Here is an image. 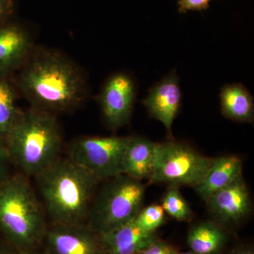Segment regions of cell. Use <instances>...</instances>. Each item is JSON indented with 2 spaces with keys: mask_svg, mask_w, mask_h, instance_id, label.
I'll list each match as a JSON object with an SVG mask.
<instances>
[{
  "mask_svg": "<svg viewBox=\"0 0 254 254\" xmlns=\"http://www.w3.org/2000/svg\"><path fill=\"white\" fill-rule=\"evenodd\" d=\"M136 98V85L126 73H115L100 92L99 101L103 118L108 126L117 129L128 123Z\"/></svg>",
  "mask_w": 254,
  "mask_h": 254,
  "instance_id": "ba28073f",
  "label": "cell"
},
{
  "mask_svg": "<svg viewBox=\"0 0 254 254\" xmlns=\"http://www.w3.org/2000/svg\"><path fill=\"white\" fill-rule=\"evenodd\" d=\"M99 237L104 254H136L157 240L155 232L145 231L133 219Z\"/></svg>",
  "mask_w": 254,
  "mask_h": 254,
  "instance_id": "4fadbf2b",
  "label": "cell"
},
{
  "mask_svg": "<svg viewBox=\"0 0 254 254\" xmlns=\"http://www.w3.org/2000/svg\"><path fill=\"white\" fill-rule=\"evenodd\" d=\"M242 160L235 155L222 156L214 159L213 165L206 176L198 186L195 187L202 199L206 200L210 195L242 175Z\"/></svg>",
  "mask_w": 254,
  "mask_h": 254,
  "instance_id": "9a60e30c",
  "label": "cell"
},
{
  "mask_svg": "<svg viewBox=\"0 0 254 254\" xmlns=\"http://www.w3.org/2000/svg\"><path fill=\"white\" fill-rule=\"evenodd\" d=\"M209 210L225 223H236L250 213L251 200L242 175L206 200Z\"/></svg>",
  "mask_w": 254,
  "mask_h": 254,
  "instance_id": "8fae6325",
  "label": "cell"
},
{
  "mask_svg": "<svg viewBox=\"0 0 254 254\" xmlns=\"http://www.w3.org/2000/svg\"><path fill=\"white\" fill-rule=\"evenodd\" d=\"M31 48V38L22 26L13 19L0 24V78L23 64Z\"/></svg>",
  "mask_w": 254,
  "mask_h": 254,
  "instance_id": "7c38bea8",
  "label": "cell"
},
{
  "mask_svg": "<svg viewBox=\"0 0 254 254\" xmlns=\"http://www.w3.org/2000/svg\"><path fill=\"white\" fill-rule=\"evenodd\" d=\"M22 254H49L48 252H46V250L43 251V252H40V251H38L36 250H33L31 251H28V252H23Z\"/></svg>",
  "mask_w": 254,
  "mask_h": 254,
  "instance_id": "484cf974",
  "label": "cell"
},
{
  "mask_svg": "<svg viewBox=\"0 0 254 254\" xmlns=\"http://www.w3.org/2000/svg\"><path fill=\"white\" fill-rule=\"evenodd\" d=\"M180 79L173 71L150 88L142 101L151 118L160 122L172 138V127L181 107Z\"/></svg>",
  "mask_w": 254,
  "mask_h": 254,
  "instance_id": "30bf717a",
  "label": "cell"
},
{
  "mask_svg": "<svg viewBox=\"0 0 254 254\" xmlns=\"http://www.w3.org/2000/svg\"><path fill=\"white\" fill-rule=\"evenodd\" d=\"M214 159L174 140L156 143L153 169L148 180L153 184L195 187L206 176Z\"/></svg>",
  "mask_w": 254,
  "mask_h": 254,
  "instance_id": "8992f818",
  "label": "cell"
},
{
  "mask_svg": "<svg viewBox=\"0 0 254 254\" xmlns=\"http://www.w3.org/2000/svg\"><path fill=\"white\" fill-rule=\"evenodd\" d=\"M129 136H87L70 145L68 157L99 181L122 175L124 154Z\"/></svg>",
  "mask_w": 254,
  "mask_h": 254,
  "instance_id": "52a82bcc",
  "label": "cell"
},
{
  "mask_svg": "<svg viewBox=\"0 0 254 254\" xmlns=\"http://www.w3.org/2000/svg\"><path fill=\"white\" fill-rule=\"evenodd\" d=\"M225 233L212 222L195 225L189 233L187 243L196 254H217L225 242Z\"/></svg>",
  "mask_w": 254,
  "mask_h": 254,
  "instance_id": "e0dca14e",
  "label": "cell"
},
{
  "mask_svg": "<svg viewBox=\"0 0 254 254\" xmlns=\"http://www.w3.org/2000/svg\"><path fill=\"white\" fill-rule=\"evenodd\" d=\"M20 111L12 85L7 77L0 78V137L4 138Z\"/></svg>",
  "mask_w": 254,
  "mask_h": 254,
  "instance_id": "ac0fdd59",
  "label": "cell"
},
{
  "mask_svg": "<svg viewBox=\"0 0 254 254\" xmlns=\"http://www.w3.org/2000/svg\"><path fill=\"white\" fill-rule=\"evenodd\" d=\"M43 240L49 254H104L100 237L86 223L52 224Z\"/></svg>",
  "mask_w": 254,
  "mask_h": 254,
  "instance_id": "9c48e42d",
  "label": "cell"
},
{
  "mask_svg": "<svg viewBox=\"0 0 254 254\" xmlns=\"http://www.w3.org/2000/svg\"><path fill=\"white\" fill-rule=\"evenodd\" d=\"M254 254L253 252L250 250H242L240 251V252H237L236 254Z\"/></svg>",
  "mask_w": 254,
  "mask_h": 254,
  "instance_id": "4316f807",
  "label": "cell"
},
{
  "mask_svg": "<svg viewBox=\"0 0 254 254\" xmlns=\"http://www.w3.org/2000/svg\"><path fill=\"white\" fill-rule=\"evenodd\" d=\"M18 86L33 108L54 113L73 109L86 95L78 68L53 50H40L25 60Z\"/></svg>",
  "mask_w": 254,
  "mask_h": 254,
  "instance_id": "6da1fadb",
  "label": "cell"
},
{
  "mask_svg": "<svg viewBox=\"0 0 254 254\" xmlns=\"http://www.w3.org/2000/svg\"><path fill=\"white\" fill-rule=\"evenodd\" d=\"M211 0H177L180 13L190 11H202L208 7Z\"/></svg>",
  "mask_w": 254,
  "mask_h": 254,
  "instance_id": "44dd1931",
  "label": "cell"
},
{
  "mask_svg": "<svg viewBox=\"0 0 254 254\" xmlns=\"http://www.w3.org/2000/svg\"><path fill=\"white\" fill-rule=\"evenodd\" d=\"M11 162L4 138L0 137V180L7 176L8 165Z\"/></svg>",
  "mask_w": 254,
  "mask_h": 254,
  "instance_id": "cb8c5ba5",
  "label": "cell"
},
{
  "mask_svg": "<svg viewBox=\"0 0 254 254\" xmlns=\"http://www.w3.org/2000/svg\"><path fill=\"white\" fill-rule=\"evenodd\" d=\"M46 230L44 208L26 176L0 180V231L9 245L21 252L36 250Z\"/></svg>",
  "mask_w": 254,
  "mask_h": 254,
  "instance_id": "277c9868",
  "label": "cell"
},
{
  "mask_svg": "<svg viewBox=\"0 0 254 254\" xmlns=\"http://www.w3.org/2000/svg\"><path fill=\"white\" fill-rule=\"evenodd\" d=\"M10 160L36 177L60 158L61 132L54 114L32 107L20 111L4 138Z\"/></svg>",
  "mask_w": 254,
  "mask_h": 254,
  "instance_id": "3957f363",
  "label": "cell"
},
{
  "mask_svg": "<svg viewBox=\"0 0 254 254\" xmlns=\"http://www.w3.org/2000/svg\"><path fill=\"white\" fill-rule=\"evenodd\" d=\"M17 249L11 245L0 246V254H22Z\"/></svg>",
  "mask_w": 254,
  "mask_h": 254,
  "instance_id": "d4e9b609",
  "label": "cell"
},
{
  "mask_svg": "<svg viewBox=\"0 0 254 254\" xmlns=\"http://www.w3.org/2000/svg\"><path fill=\"white\" fill-rule=\"evenodd\" d=\"M165 213L161 205L152 204L141 209L133 220L145 231L155 232L165 221Z\"/></svg>",
  "mask_w": 254,
  "mask_h": 254,
  "instance_id": "ffe728a7",
  "label": "cell"
},
{
  "mask_svg": "<svg viewBox=\"0 0 254 254\" xmlns=\"http://www.w3.org/2000/svg\"><path fill=\"white\" fill-rule=\"evenodd\" d=\"M220 98L224 116L235 121L253 123V96L243 85L241 83L225 85L221 88Z\"/></svg>",
  "mask_w": 254,
  "mask_h": 254,
  "instance_id": "2e32d148",
  "label": "cell"
},
{
  "mask_svg": "<svg viewBox=\"0 0 254 254\" xmlns=\"http://www.w3.org/2000/svg\"><path fill=\"white\" fill-rule=\"evenodd\" d=\"M196 254L195 253H193V252H185V253H182V254Z\"/></svg>",
  "mask_w": 254,
  "mask_h": 254,
  "instance_id": "83f0119b",
  "label": "cell"
},
{
  "mask_svg": "<svg viewBox=\"0 0 254 254\" xmlns=\"http://www.w3.org/2000/svg\"><path fill=\"white\" fill-rule=\"evenodd\" d=\"M161 205L165 212L178 221H188L193 217L191 209L177 186H171L167 190Z\"/></svg>",
  "mask_w": 254,
  "mask_h": 254,
  "instance_id": "d6986e66",
  "label": "cell"
},
{
  "mask_svg": "<svg viewBox=\"0 0 254 254\" xmlns=\"http://www.w3.org/2000/svg\"><path fill=\"white\" fill-rule=\"evenodd\" d=\"M156 143L142 136H130L124 154L122 175L141 180L149 179Z\"/></svg>",
  "mask_w": 254,
  "mask_h": 254,
  "instance_id": "5bb4252c",
  "label": "cell"
},
{
  "mask_svg": "<svg viewBox=\"0 0 254 254\" xmlns=\"http://www.w3.org/2000/svg\"><path fill=\"white\" fill-rule=\"evenodd\" d=\"M144 195V186L139 180L125 175L109 179L95 193L86 225L98 236L113 231L136 217Z\"/></svg>",
  "mask_w": 254,
  "mask_h": 254,
  "instance_id": "5b68a950",
  "label": "cell"
},
{
  "mask_svg": "<svg viewBox=\"0 0 254 254\" xmlns=\"http://www.w3.org/2000/svg\"><path fill=\"white\" fill-rule=\"evenodd\" d=\"M36 178L52 224L86 223L100 182L93 174L69 157H60Z\"/></svg>",
  "mask_w": 254,
  "mask_h": 254,
  "instance_id": "7a4b0ae2",
  "label": "cell"
},
{
  "mask_svg": "<svg viewBox=\"0 0 254 254\" xmlns=\"http://www.w3.org/2000/svg\"><path fill=\"white\" fill-rule=\"evenodd\" d=\"M14 13V0H0V24L12 20Z\"/></svg>",
  "mask_w": 254,
  "mask_h": 254,
  "instance_id": "603a6c76",
  "label": "cell"
},
{
  "mask_svg": "<svg viewBox=\"0 0 254 254\" xmlns=\"http://www.w3.org/2000/svg\"><path fill=\"white\" fill-rule=\"evenodd\" d=\"M136 254H179L175 249L157 239L148 247Z\"/></svg>",
  "mask_w": 254,
  "mask_h": 254,
  "instance_id": "7402d4cb",
  "label": "cell"
}]
</instances>
